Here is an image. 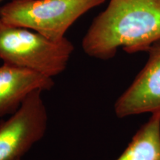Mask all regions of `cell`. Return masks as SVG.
Here are the masks:
<instances>
[{
    "label": "cell",
    "instance_id": "obj_1",
    "mask_svg": "<svg viewBox=\"0 0 160 160\" xmlns=\"http://www.w3.org/2000/svg\"><path fill=\"white\" fill-rule=\"evenodd\" d=\"M160 41V0H110L92 22L82 39L85 53L113 58L119 48L128 53L148 51Z\"/></svg>",
    "mask_w": 160,
    "mask_h": 160
},
{
    "label": "cell",
    "instance_id": "obj_2",
    "mask_svg": "<svg viewBox=\"0 0 160 160\" xmlns=\"http://www.w3.org/2000/svg\"><path fill=\"white\" fill-rule=\"evenodd\" d=\"M74 51L67 38L54 41L0 19V60L53 78L65 71Z\"/></svg>",
    "mask_w": 160,
    "mask_h": 160
},
{
    "label": "cell",
    "instance_id": "obj_3",
    "mask_svg": "<svg viewBox=\"0 0 160 160\" xmlns=\"http://www.w3.org/2000/svg\"><path fill=\"white\" fill-rule=\"evenodd\" d=\"M105 0H11L0 7L4 22L25 28L54 41L77 20Z\"/></svg>",
    "mask_w": 160,
    "mask_h": 160
},
{
    "label": "cell",
    "instance_id": "obj_4",
    "mask_svg": "<svg viewBox=\"0 0 160 160\" xmlns=\"http://www.w3.org/2000/svg\"><path fill=\"white\" fill-rule=\"evenodd\" d=\"M43 92L33 91L17 111L0 122V160H22L45 135L48 115Z\"/></svg>",
    "mask_w": 160,
    "mask_h": 160
},
{
    "label": "cell",
    "instance_id": "obj_5",
    "mask_svg": "<svg viewBox=\"0 0 160 160\" xmlns=\"http://www.w3.org/2000/svg\"><path fill=\"white\" fill-rule=\"evenodd\" d=\"M147 52L149 57L145 65L116 102L118 117L160 111V41Z\"/></svg>",
    "mask_w": 160,
    "mask_h": 160
},
{
    "label": "cell",
    "instance_id": "obj_6",
    "mask_svg": "<svg viewBox=\"0 0 160 160\" xmlns=\"http://www.w3.org/2000/svg\"><path fill=\"white\" fill-rule=\"evenodd\" d=\"M53 78L3 63L0 65V117L13 114L33 91H49Z\"/></svg>",
    "mask_w": 160,
    "mask_h": 160
},
{
    "label": "cell",
    "instance_id": "obj_7",
    "mask_svg": "<svg viewBox=\"0 0 160 160\" xmlns=\"http://www.w3.org/2000/svg\"><path fill=\"white\" fill-rule=\"evenodd\" d=\"M117 160H160V111L152 113Z\"/></svg>",
    "mask_w": 160,
    "mask_h": 160
},
{
    "label": "cell",
    "instance_id": "obj_8",
    "mask_svg": "<svg viewBox=\"0 0 160 160\" xmlns=\"http://www.w3.org/2000/svg\"><path fill=\"white\" fill-rule=\"evenodd\" d=\"M3 1H4V0H0V3H1V2H2Z\"/></svg>",
    "mask_w": 160,
    "mask_h": 160
}]
</instances>
